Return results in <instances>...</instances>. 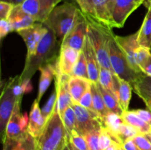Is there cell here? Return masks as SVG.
Wrapping results in <instances>:
<instances>
[{
	"mask_svg": "<svg viewBox=\"0 0 151 150\" xmlns=\"http://www.w3.org/2000/svg\"><path fill=\"white\" fill-rule=\"evenodd\" d=\"M17 99L13 93V77H10L3 86L0 98V130L2 139Z\"/></svg>",
	"mask_w": 151,
	"mask_h": 150,
	"instance_id": "obj_7",
	"label": "cell"
},
{
	"mask_svg": "<svg viewBox=\"0 0 151 150\" xmlns=\"http://www.w3.org/2000/svg\"><path fill=\"white\" fill-rule=\"evenodd\" d=\"M72 106L76 116L75 131L84 136L90 132L101 129V121L96 113L82 107L79 104L72 102Z\"/></svg>",
	"mask_w": 151,
	"mask_h": 150,
	"instance_id": "obj_8",
	"label": "cell"
},
{
	"mask_svg": "<svg viewBox=\"0 0 151 150\" xmlns=\"http://www.w3.org/2000/svg\"><path fill=\"white\" fill-rule=\"evenodd\" d=\"M88 22L85 15L83 13L81 19L76 25L65 36L61 43V46H69L81 51L83 46L87 35Z\"/></svg>",
	"mask_w": 151,
	"mask_h": 150,
	"instance_id": "obj_11",
	"label": "cell"
},
{
	"mask_svg": "<svg viewBox=\"0 0 151 150\" xmlns=\"http://www.w3.org/2000/svg\"><path fill=\"white\" fill-rule=\"evenodd\" d=\"M114 141H113L112 138L108 131L102 126L100 132V136H99V146H100V150H104L109 146H110Z\"/></svg>",
	"mask_w": 151,
	"mask_h": 150,
	"instance_id": "obj_37",
	"label": "cell"
},
{
	"mask_svg": "<svg viewBox=\"0 0 151 150\" xmlns=\"http://www.w3.org/2000/svg\"><path fill=\"white\" fill-rule=\"evenodd\" d=\"M140 69L143 73L151 76V54L147 60L140 66Z\"/></svg>",
	"mask_w": 151,
	"mask_h": 150,
	"instance_id": "obj_44",
	"label": "cell"
},
{
	"mask_svg": "<svg viewBox=\"0 0 151 150\" xmlns=\"http://www.w3.org/2000/svg\"><path fill=\"white\" fill-rule=\"evenodd\" d=\"M69 146H70V147H71V149H72V150H79V149H77L76 147L72 145V144H71L70 141H69Z\"/></svg>",
	"mask_w": 151,
	"mask_h": 150,
	"instance_id": "obj_51",
	"label": "cell"
},
{
	"mask_svg": "<svg viewBox=\"0 0 151 150\" xmlns=\"http://www.w3.org/2000/svg\"><path fill=\"white\" fill-rule=\"evenodd\" d=\"M82 51H83L86 60L88 77H89L90 81L94 83H98L100 66H99L96 53L90 42L88 35L86 37Z\"/></svg>",
	"mask_w": 151,
	"mask_h": 150,
	"instance_id": "obj_16",
	"label": "cell"
},
{
	"mask_svg": "<svg viewBox=\"0 0 151 150\" xmlns=\"http://www.w3.org/2000/svg\"><path fill=\"white\" fill-rule=\"evenodd\" d=\"M3 150H19V140H13L5 138L2 140Z\"/></svg>",
	"mask_w": 151,
	"mask_h": 150,
	"instance_id": "obj_41",
	"label": "cell"
},
{
	"mask_svg": "<svg viewBox=\"0 0 151 150\" xmlns=\"http://www.w3.org/2000/svg\"><path fill=\"white\" fill-rule=\"evenodd\" d=\"M39 71H41V76H40L39 85H38V96L36 98L38 101H40L44 93L49 88L53 78L55 77L57 73L60 71L58 66V59L53 63H49L41 67Z\"/></svg>",
	"mask_w": 151,
	"mask_h": 150,
	"instance_id": "obj_19",
	"label": "cell"
},
{
	"mask_svg": "<svg viewBox=\"0 0 151 150\" xmlns=\"http://www.w3.org/2000/svg\"><path fill=\"white\" fill-rule=\"evenodd\" d=\"M144 121L151 126V110L150 109H137L134 110Z\"/></svg>",
	"mask_w": 151,
	"mask_h": 150,
	"instance_id": "obj_43",
	"label": "cell"
},
{
	"mask_svg": "<svg viewBox=\"0 0 151 150\" xmlns=\"http://www.w3.org/2000/svg\"><path fill=\"white\" fill-rule=\"evenodd\" d=\"M114 0H76L85 16L110 28L112 27L111 9Z\"/></svg>",
	"mask_w": 151,
	"mask_h": 150,
	"instance_id": "obj_6",
	"label": "cell"
},
{
	"mask_svg": "<svg viewBox=\"0 0 151 150\" xmlns=\"http://www.w3.org/2000/svg\"><path fill=\"white\" fill-rule=\"evenodd\" d=\"M119 145V144L116 142H114L110 146H109L108 148H106V149L104 150H116V148H117V146Z\"/></svg>",
	"mask_w": 151,
	"mask_h": 150,
	"instance_id": "obj_49",
	"label": "cell"
},
{
	"mask_svg": "<svg viewBox=\"0 0 151 150\" xmlns=\"http://www.w3.org/2000/svg\"><path fill=\"white\" fill-rule=\"evenodd\" d=\"M116 41L120 46L122 49L125 52L130 64L136 71L142 73L141 70L135 60V51L136 49L139 46L138 43V31L136 33L132 34L128 36H117L115 35Z\"/></svg>",
	"mask_w": 151,
	"mask_h": 150,
	"instance_id": "obj_14",
	"label": "cell"
},
{
	"mask_svg": "<svg viewBox=\"0 0 151 150\" xmlns=\"http://www.w3.org/2000/svg\"><path fill=\"white\" fill-rule=\"evenodd\" d=\"M14 6L8 2L0 1V18L1 19H8Z\"/></svg>",
	"mask_w": 151,
	"mask_h": 150,
	"instance_id": "obj_40",
	"label": "cell"
},
{
	"mask_svg": "<svg viewBox=\"0 0 151 150\" xmlns=\"http://www.w3.org/2000/svg\"><path fill=\"white\" fill-rule=\"evenodd\" d=\"M61 119L70 138L71 134L72 131L75 130V126H76V116H75V110L72 106H70L66 109L62 116Z\"/></svg>",
	"mask_w": 151,
	"mask_h": 150,
	"instance_id": "obj_31",
	"label": "cell"
},
{
	"mask_svg": "<svg viewBox=\"0 0 151 150\" xmlns=\"http://www.w3.org/2000/svg\"><path fill=\"white\" fill-rule=\"evenodd\" d=\"M47 120L44 118L39 107V101L35 99L32 103L30 113L29 115V124L27 132L37 139L42 132Z\"/></svg>",
	"mask_w": 151,
	"mask_h": 150,
	"instance_id": "obj_17",
	"label": "cell"
},
{
	"mask_svg": "<svg viewBox=\"0 0 151 150\" xmlns=\"http://www.w3.org/2000/svg\"><path fill=\"white\" fill-rule=\"evenodd\" d=\"M122 120L128 124L137 129L140 134L151 133V126L142 120L134 110H125L121 115Z\"/></svg>",
	"mask_w": 151,
	"mask_h": 150,
	"instance_id": "obj_23",
	"label": "cell"
},
{
	"mask_svg": "<svg viewBox=\"0 0 151 150\" xmlns=\"http://www.w3.org/2000/svg\"><path fill=\"white\" fill-rule=\"evenodd\" d=\"M133 140L140 150H151L150 141L143 134H138L133 138Z\"/></svg>",
	"mask_w": 151,
	"mask_h": 150,
	"instance_id": "obj_39",
	"label": "cell"
},
{
	"mask_svg": "<svg viewBox=\"0 0 151 150\" xmlns=\"http://www.w3.org/2000/svg\"><path fill=\"white\" fill-rule=\"evenodd\" d=\"M69 141V136L55 106L36 139V150H63Z\"/></svg>",
	"mask_w": 151,
	"mask_h": 150,
	"instance_id": "obj_3",
	"label": "cell"
},
{
	"mask_svg": "<svg viewBox=\"0 0 151 150\" xmlns=\"http://www.w3.org/2000/svg\"><path fill=\"white\" fill-rule=\"evenodd\" d=\"M69 141L71 144L79 150H89L85 138L77 131L73 130L70 135Z\"/></svg>",
	"mask_w": 151,
	"mask_h": 150,
	"instance_id": "obj_34",
	"label": "cell"
},
{
	"mask_svg": "<svg viewBox=\"0 0 151 150\" xmlns=\"http://www.w3.org/2000/svg\"><path fill=\"white\" fill-rule=\"evenodd\" d=\"M116 150H125V149H124V147L122 146V145H121V144H119V145L117 146V148H116Z\"/></svg>",
	"mask_w": 151,
	"mask_h": 150,
	"instance_id": "obj_52",
	"label": "cell"
},
{
	"mask_svg": "<svg viewBox=\"0 0 151 150\" xmlns=\"http://www.w3.org/2000/svg\"><path fill=\"white\" fill-rule=\"evenodd\" d=\"M78 104L81 105L82 107L88 109L90 111L96 113L94 111V107H93V101H92V94H91V88L87 90L86 92L84 94V95L81 97ZM97 114V113H96Z\"/></svg>",
	"mask_w": 151,
	"mask_h": 150,
	"instance_id": "obj_38",
	"label": "cell"
},
{
	"mask_svg": "<svg viewBox=\"0 0 151 150\" xmlns=\"http://www.w3.org/2000/svg\"><path fill=\"white\" fill-rule=\"evenodd\" d=\"M91 82L89 79L71 76L69 79V89L72 99V102L78 104L81 97L88 88H91Z\"/></svg>",
	"mask_w": 151,
	"mask_h": 150,
	"instance_id": "obj_22",
	"label": "cell"
},
{
	"mask_svg": "<svg viewBox=\"0 0 151 150\" xmlns=\"http://www.w3.org/2000/svg\"><path fill=\"white\" fill-rule=\"evenodd\" d=\"M140 134L139 131L131 125L123 122L119 126L116 134V138L119 144H122L129 139H133L136 135Z\"/></svg>",
	"mask_w": 151,
	"mask_h": 150,
	"instance_id": "obj_29",
	"label": "cell"
},
{
	"mask_svg": "<svg viewBox=\"0 0 151 150\" xmlns=\"http://www.w3.org/2000/svg\"><path fill=\"white\" fill-rule=\"evenodd\" d=\"M88 22L87 35L97 55L99 66L108 69L114 73L111 66L109 53V43L113 32L111 28L106 26L91 18L85 16Z\"/></svg>",
	"mask_w": 151,
	"mask_h": 150,
	"instance_id": "obj_4",
	"label": "cell"
},
{
	"mask_svg": "<svg viewBox=\"0 0 151 150\" xmlns=\"http://www.w3.org/2000/svg\"><path fill=\"white\" fill-rule=\"evenodd\" d=\"M91 94H92L93 107H94V111L97 113V115L98 116L99 119H100L102 123V121L109 114L110 111H109V109L107 108V107L105 104L103 96H102L101 93L99 91L97 83L91 82Z\"/></svg>",
	"mask_w": 151,
	"mask_h": 150,
	"instance_id": "obj_27",
	"label": "cell"
},
{
	"mask_svg": "<svg viewBox=\"0 0 151 150\" xmlns=\"http://www.w3.org/2000/svg\"><path fill=\"white\" fill-rule=\"evenodd\" d=\"M28 124H29V116H28L27 113H24L23 115H22V117H21L20 120V126L22 132H27Z\"/></svg>",
	"mask_w": 151,
	"mask_h": 150,
	"instance_id": "obj_45",
	"label": "cell"
},
{
	"mask_svg": "<svg viewBox=\"0 0 151 150\" xmlns=\"http://www.w3.org/2000/svg\"><path fill=\"white\" fill-rule=\"evenodd\" d=\"M19 150H36V139L27 132L19 140Z\"/></svg>",
	"mask_w": 151,
	"mask_h": 150,
	"instance_id": "obj_33",
	"label": "cell"
},
{
	"mask_svg": "<svg viewBox=\"0 0 151 150\" xmlns=\"http://www.w3.org/2000/svg\"><path fill=\"white\" fill-rule=\"evenodd\" d=\"M81 51L69 46L60 47L58 57L59 69L62 74L71 76L74 66L77 63Z\"/></svg>",
	"mask_w": 151,
	"mask_h": 150,
	"instance_id": "obj_18",
	"label": "cell"
},
{
	"mask_svg": "<svg viewBox=\"0 0 151 150\" xmlns=\"http://www.w3.org/2000/svg\"><path fill=\"white\" fill-rule=\"evenodd\" d=\"M0 1H5V2H8L10 4H12L13 6H17L23 3L25 0H0Z\"/></svg>",
	"mask_w": 151,
	"mask_h": 150,
	"instance_id": "obj_48",
	"label": "cell"
},
{
	"mask_svg": "<svg viewBox=\"0 0 151 150\" xmlns=\"http://www.w3.org/2000/svg\"><path fill=\"white\" fill-rule=\"evenodd\" d=\"M139 6L137 0H114L111 14L112 27H122L130 15Z\"/></svg>",
	"mask_w": 151,
	"mask_h": 150,
	"instance_id": "obj_10",
	"label": "cell"
},
{
	"mask_svg": "<svg viewBox=\"0 0 151 150\" xmlns=\"http://www.w3.org/2000/svg\"><path fill=\"white\" fill-rule=\"evenodd\" d=\"M145 135V136L147 137V139H148L149 141H150V143H151V133H150V134H146V135Z\"/></svg>",
	"mask_w": 151,
	"mask_h": 150,
	"instance_id": "obj_54",
	"label": "cell"
},
{
	"mask_svg": "<svg viewBox=\"0 0 151 150\" xmlns=\"http://www.w3.org/2000/svg\"><path fill=\"white\" fill-rule=\"evenodd\" d=\"M100 130H94L84 135L87 145L89 150H100L99 146V136H100Z\"/></svg>",
	"mask_w": 151,
	"mask_h": 150,
	"instance_id": "obj_35",
	"label": "cell"
},
{
	"mask_svg": "<svg viewBox=\"0 0 151 150\" xmlns=\"http://www.w3.org/2000/svg\"><path fill=\"white\" fill-rule=\"evenodd\" d=\"M137 2H138L139 4L140 5H141L142 4H143V3H144L145 0H137Z\"/></svg>",
	"mask_w": 151,
	"mask_h": 150,
	"instance_id": "obj_55",
	"label": "cell"
},
{
	"mask_svg": "<svg viewBox=\"0 0 151 150\" xmlns=\"http://www.w3.org/2000/svg\"><path fill=\"white\" fill-rule=\"evenodd\" d=\"M109 53L111 66L114 73L118 77L130 82L132 85L143 73H139L133 69L125 52L116 41L114 33L111 35L109 39Z\"/></svg>",
	"mask_w": 151,
	"mask_h": 150,
	"instance_id": "obj_5",
	"label": "cell"
},
{
	"mask_svg": "<svg viewBox=\"0 0 151 150\" xmlns=\"http://www.w3.org/2000/svg\"><path fill=\"white\" fill-rule=\"evenodd\" d=\"M147 9L142 24L138 30V43L140 46L151 49V4Z\"/></svg>",
	"mask_w": 151,
	"mask_h": 150,
	"instance_id": "obj_26",
	"label": "cell"
},
{
	"mask_svg": "<svg viewBox=\"0 0 151 150\" xmlns=\"http://www.w3.org/2000/svg\"><path fill=\"white\" fill-rule=\"evenodd\" d=\"M70 76L59 71L55 77V90L57 91L58 111L60 117L69 107L72 106V99L69 89V79Z\"/></svg>",
	"mask_w": 151,
	"mask_h": 150,
	"instance_id": "obj_12",
	"label": "cell"
},
{
	"mask_svg": "<svg viewBox=\"0 0 151 150\" xmlns=\"http://www.w3.org/2000/svg\"><path fill=\"white\" fill-rule=\"evenodd\" d=\"M151 54V49L145 48L143 46H139L136 49L135 51V60L137 64L138 65L139 67L147 60V59L150 57Z\"/></svg>",
	"mask_w": 151,
	"mask_h": 150,
	"instance_id": "obj_36",
	"label": "cell"
},
{
	"mask_svg": "<svg viewBox=\"0 0 151 150\" xmlns=\"http://www.w3.org/2000/svg\"><path fill=\"white\" fill-rule=\"evenodd\" d=\"M97 87H98L99 91H100L102 96H103L105 104H106V106L107 107V108L109 109V111L121 116L122 112H123V110L121 108L120 105H119V101L116 99V97H115L113 94H111L109 91L105 89L103 86H101L99 82L97 83Z\"/></svg>",
	"mask_w": 151,
	"mask_h": 150,
	"instance_id": "obj_28",
	"label": "cell"
},
{
	"mask_svg": "<svg viewBox=\"0 0 151 150\" xmlns=\"http://www.w3.org/2000/svg\"><path fill=\"white\" fill-rule=\"evenodd\" d=\"M131 85L134 92L151 110V76L142 73Z\"/></svg>",
	"mask_w": 151,
	"mask_h": 150,
	"instance_id": "obj_21",
	"label": "cell"
},
{
	"mask_svg": "<svg viewBox=\"0 0 151 150\" xmlns=\"http://www.w3.org/2000/svg\"><path fill=\"white\" fill-rule=\"evenodd\" d=\"M133 87L130 82L117 76V98L119 104L123 111L128 110L132 95Z\"/></svg>",
	"mask_w": 151,
	"mask_h": 150,
	"instance_id": "obj_25",
	"label": "cell"
},
{
	"mask_svg": "<svg viewBox=\"0 0 151 150\" xmlns=\"http://www.w3.org/2000/svg\"><path fill=\"white\" fill-rule=\"evenodd\" d=\"M72 76H78V77H82L87 79H89L86 60L85 55H84V53L82 50L80 52V55L79 57H78V61H77L75 66H74Z\"/></svg>",
	"mask_w": 151,
	"mask_h": 150,
	"instance_id": "obj_30",
	"label": "cell"
},
{
	"mask_svg": "<svg viewBox=\"0 0 151 150\" xmlns=\"http://www.w3.org/2000/svg\"><path fill=\"white\" fill-rule=\"evenodd\" d=\"M83 12L75 4L64 2L53 9L44 24L51 29L58 41L62 43L69 31L78 24Z\"/></svg>",
	"mask_w": 151,
	"mask_h": 150,
	"instance_id": "obj_2",
	"label": "cell"
},
{
	"mask_svg": "<svg viewBox=\"0 0 151 150\" xmlns=\"http://www.w3.org/2000/svg\"><path fill=\"white\" fill-rule=\"evenodd\" d=\"M143 4L145 5V7H147V8H148L149 6L151 4V0H145L144 1V3Z\"/></svg>",
	"mask_w": 151,
	"mask_h": 150,
	"instance_id": "obj_50",
	"label": "cell"
},
{
	"mask_svg": "<svg viewBox=\"0 0 151 150\" xmlns=\"http://www.w3.org/2000/svg\"><path fill=\"white\" fill-rule=\"evenodd\" d=\"M8 21L11 26L12 32H18L22 29L29 27L36 22V21L21 10L19 5L14 6L10 15Z\"/></svg>",
	"mask_w": 151,
	"mask_h": 150,
	"instance_id": "obj_20",
	"label": "cell"
},
{
	"mask_svg": "<svg viewBox=\"0 0 151 150\" xmlns=\"http://www.w3.org/2000/svg\"><path fill=\"white\" fill-rule=\"evenodd\" d=\"M122 146L124 147L125 150H140V149L137 146V145L134 143L133 139H129L125 141L122 144Z\"/></svg>",
	"mask_w": 151,
	"mask_h": 150,
	"instance_id": "obj_47",
	"label": "cell"
},
{
	"mask_svg": "<svg viewBox=\"0 0 151 150\" xmlns=\"http://www.w3.org/2000/svg\"><path fill=\"white\" fill-rule=\"evenodd\" d=\"M22 97H23V96L19 97L17 100H16L13 111L12 113L10 119H9L7 126H6L5 133H4V136L3 139L5 137H7V138H10V139L19 141L27 132V131L25 132H22L20 126V120L21 117H22V114H21V104H22Z\"/></svg>",
	"mask_w": 151,
	"mask_h": 150,
	"instance_id": "obj_15",
	"label": "cell"
},
{
	"mask_svg": "<svg viewBox=\"0 0 151 150\" xmlns=\"http://www.w3.org/2000/svg\"><path fill=\"white\" fill-rule=\"evenodd\" d=\"M99 83L116 98L117 96V76L114 73H113L109 69L100 66Z\"/></svg>",
	"mask_w": 151,
	"mask_h": 150,
	"instance_id": "obj_24",
	"label": "cell"
},
{
	"mask_svg": "<svg viewBox=\"0 0 151 150\" xmlns=\"http://www.w3.org/2000/svg\"><path fill=\"white\" fill-rule=\"evenodd\" d=\"M63 0H25L19 4L24 13L32 16L36 22L44 23L53 9Z\"/></svg>",
	"mask_w": 151,
	"mask_h": 150,
	"instance_id": "obj_9",
	"label": "cell"
},
{
	"mask_svg": "<svg viewBox=\"0 0 151 150\" xmlns=\"http://www.w3.org/2000/svg\"><path fill=\"white\" fill-rule=\"evenodd\" d=\"M46 30V26L43 23L35 22L26 29L18 31V34L23 38L27 48V57L32 56L35 52L40 41Z\"/></svg>",
	"mask_w": 151,
	"mask_h": 150,
	"instance_id": "obj_13",
	"label": "cell"
},
{
	"mask_svg": "<svg viewBox=\"0 0 151 150\" xmlns=\"http://www.w3.org/2000/svg\"><path fill=\"white\" fill-rule=\"evenodd\" d=\"M63 150H72V149H71L70 146H69V142H68V144H66V146H65V148L63 149Z\"/></svg>",
	"mask_w": 151,
	"mask_h": 150,
	"instance_id": "obj_53",
	"label": "cell"
},
{
	"mask_svg": "<svg viewBox=\"0 0 151 150\" xmlns=\"http://www.w3.org/2000/svg\"><path fill=\"white\" fill-rule=\"evenodd\" d=\"M10 32H12V29L8 19H1L0 21V38L1 39H3Z\"/></svg>",
	"mask_w": 151,
	"mask_h": 150,
	"instance_id": "obj_42",
	"label": "cell"
},
{
	"mask_svg": "<svg viewBox=\"0 0 151 150\" xmlns=\"http://www.w3.org/2000/svg\"><path fill=\"white\" fill-rule=\"evenodd\" d=\"M22 88L24 94L30 93L32 91V85L31 83V79H24L22 81Z\"/></svg>",
	"mask_w": 151,
	"mask_h": 150,
	"instance_id": "obj_46",
	"label": "cell"
},
{
	"mask_svg": "<svg viewBox=\"0 0 151 150\" xmlns=\"http://www.w3.org/2000/svg\"><path fill=\"white\" fill-rule=\"evenodd\" d=\"M56 104H57V91L56 90H55L54 91H52L50 96L49 97L48 100L44 104V107L41 108V113L47 121L48 120V119L54 111Z\"/></svg>",
	"mask_w": 151,
	"mask_h": 150,
	"instance_id": "obj_32",
	"label": "cell"
},
{
	"mask_svg": "<svg viewBox=\"0 0 151 150\" xmlns=\"http://www.w3.org/2000/svg\"><path fill=\"white\" fill-rule=\"evenodd\" d=\"M61 43L58 41L51 29L46 26V30L35 52L26 58L25 66L20 74L21 80L31 79L35 72L41 67L55 62L59 57Z\"/></svg>",
	"mask_w": 151,
	"mask_h": 150,
	"instance_id": "obj_1",
	"label": "cell"
}]
</instances>
